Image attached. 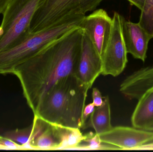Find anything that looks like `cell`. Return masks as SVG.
<instances>
[{
	"mask_svg": "<svg viewBox=\"0 0 153 152\" xmlns=\"http://www.w3.org/2000/svg\"><path fill=\"white\" fill-rule=\"evenodd\" d=\"M88 91L75 75L69 76L46 94L34 115L55 125L84 128L83 113Z\"/></svg>",
	"mask_w": 153,
	"mask_h": 152,
	"instance_id": "7a4b0ae2",
	"label": "cell"
},
{
	"mask_svg": "<svg viewBox=\"0 0 153 152\" xmlns=\"http://www.w3.org/2000/svg\"><path fill=\"white\" fill-rule=\"evenodd\" d=\"M112 26L108 44L101 56L102 75L117 77L123 72L127 64L128 53L122 33L124 18L114 12Z\"/></svg>",
	"mask_w": 153,
	"mask_h": 152,
	"instance_id": "8992f818",
	"label": "cell"
},
{
	"mask_svg": "<svg viewBox=\"0 0 153 152\" xmlns=\"http://www.w3.org/2000/svg\"><path fill=\"white\" fill-rule=\"evenodd\" d=\"M85 17L77 13L65 16L43 29L31 32L19 44L0 52V74H12L17 66L38 54L64 35L80 27Z\"/></svg>",
	"mask_w": 153,
	"mask_h": 152,
	"instance_id": "3957f363",
	"label": "cell"
},
{
	"mask_svg": "<svg viewBox=\"0 0 153 152\" xmlns=\"http://www.w3.org/2000/svg\"><path fill=\"white\" fill-rule=\"evenodd\" d=\"M122 33L127 51L134 59L145 61L151 37L138 23L126 20L122 22Z\"/></svg>",
	"mask_w": 153,
	"mask_h": 152,
	"instance_id": "8fae6325",
	"label": "cell"
},
{
	"mask_svg": "<svg viewBox=\"0 0 153 152\" xmlns=\"http://www.w3.org/2000/svg\"><path fill=\"white\" fill-rule=\"evenodd\" d=\"M32 125L22 129H16L8 131L4 134V137L15 142L19 143L24 149H29V143L32 135Z\"/></svg>",
	"mask_w": 153,
	"mask_h": 152,
	"instance_id": "e0dca14e",
	"label": "cell"
},
{
	"mask_svg": "<svg viewBox=\"0 0 153 152\" xmlns=\"http://www.w3.org/2000/svg\"><path fill=\"white\" fill-rule=\"evenodd\" d=\"M102 70L101 57L83 31L81 52L75 76L83 85L89 90L97 78L101 75Z\"/></svg>",
	"mask_w": 153,
	"mask_h": 152,
	"instance_id": "52a82bcc",
	"label": "cell"
},
{
	"mask_svg": "<svg viewBox=\"0 0 153 152\" xmlns=\"http://www.w3.org/2000/svg\"><path fill=\"white\" fill-rule=\"evenodd\" d=\"M95 106L93 103L89 104L88 105H85L83 113V119L85 123L88 117L90 116L92 113L93 112Z\"/></svg>",
	"mask_w": 153,
	"mask_h": 152,
	"instance_id": "d6986e66",
	"label": "cell"
},
{
	"mask_svg": "<svg viewBox=\"0 0 153 152\" xmlns=\"http://www.w3.org/2000/svg\"><path fill=\"white\" fill-rule=\"evenodd\" d=\"M32 132L29 143V149L36 150H60L62 137L60 126L46 121L34 116Z\"/></svg>",
	"mask_w": 153,
	"mask_h": 152,
	"instance_id": "30bf717a",
	"label": "cell"
},
{
	"mask_svg": "<svg viewBox=\"0 0 153 152\" xmlns=\"http://www.w3.org/2000/svg\"><path fill=\"white\" fill-rule=\"evenodd\" d=\"M2 137L0 136V139H1V137Z\"/></svg>",
	"mask_w": 153,
	"mask_h": 152,
	"instance_id": "cb8c5ba5",
	"label": "cell"
},
{
	"mask_svg": "<svg viewBox=\"0 0 153 152\" xmlns=\"http://www.w3.org/2000/svg\"><path fill=\"white\" fill-rule=\"evenodd\" d=\"M146 130L153 131V123L152 124V125H150L149 126H148Z\"/></svg>",
	"mask_w": 153,
	"mask_h": 152,
	"instance_id": "603a6c76",
	"label": "cell"
},
{
	"mask_svg": "<svg viewBox=\"0 0 153 152\" xmlns=\"http://www.w3.org/2000/svg\"><path fill=\"white\" fill-rule=\"evenodd\" d=\"M103 0H43L30 24L31 32L45 28L72 13L85 15L94 10Z\"/></svg>",
	"mask_w": 153,
	"mask_h": 152,
	"instance_id": "5b68a950",
	"label": "cell"
},
{
	"mask_svg": "<svg viewBox=\"0 0 153 152\" xmlns=\"http://www.w3.org/2000/svg\"><path fill=\"white\" fill-rule=\"evenodd\" d=\"M43 0H11L0 26V52L23 41L30 33L33 17Z\"/></svg>",
	"mask_w": 153,
	"mask_h": 152,
	"instance_id": "277c9868",
	"label": "cell"
},
{
	"mask_svg": "<svg viewBox=\"0 0 153 152\" xmlns=\"http://www.w3.org/2000/svg\"><path fill=\"white\" fill-rule=\"evenodd\" d=\"M101 106L95 108L90 116L88 126L94 129L96 134L107 133L113 128L111 124V113L109 98L108 95L103 97Z\"/></svg>",
	"mask_w": 153,
	"mask_h": 152,
	"instance_id": "5bb4252c",
	"label": "cell"
},
{
	"mask_svg": "<svg viewBox=\"0 0 153 152\" xmlns=\"http://www.w3.org/2000/svg\"><path fill=\"white\" fill-rule=\"evenodd\" d=\"M131 121L133 127L144 130L153 123V87L138 99Z\"/></svg>",
	"mask_w": 153,
	"mask_h": 152,
	"instance_id": "4fadbf2b",
	"label": "cell"
},
{
	"mask_svg": "<svg viewBox=\"0 0 153 152\" xmlns=\"http://www.w3.org/2000/svg\"><path fill=\"white\" fill-rule=\"evenodd\" d=\"M85 138L82 142L86 143L85 145H78L73 150H120L119 148L114 145L102 142L100 139V136L90 133L85 135Z\"/></svg>",
	"mask_w": 153,
	"mask_h": 152,
	"instance_id": "9a60e30c",
	"label": "cell"
},
{
	"mask_svg": "<svg viewBox=\"0 0 153 152\" xmlns=\"http://www.w3.org/2000/svg\"><path fill=\"white\" fill-rule=\"evenodd\" d=\"M11 0H0V14H2Z\"/></svg>",
	"mask_w": 153,
	"mask_h": 152,
	"instance_id": "7402d4cb",
	"label": "cell"
},
{
	"mask_svg": "<svg viewBox=\"0 0 153 152\" xmlns=\"http://www.w3.org/2000/svg\"><path fill=\"white\" fill-rule=\"evenodd\" d=\"M136 151H153V142L146 144L140 147H137L134 150Z\"/></svg>",
	"mask_w": 153,
	"mask_h": 152,
	"instance_id": "ffe728a7",
	"label": "cell"
},
{
	"mask_svg": "<svg viewBox=\"0 0 153 152\" xmlns=\"http://www.w3.org/2000/svg\"><path fill=\"white\" fill-rule=\"evenodd\" d=\"M99 136L102 142L125 151H134L137 147L153 142V131L129 127H113L110 131Z\"/></svg>",
	"mask_w": 153,
	"mask_h": 152,
	"instance_id": "9c48e42d",
	"label": "cell"
},
{
	"mask_svg": "<svg viewBox=\"0 0 153 152\" xmlns=\"http://www.w3.org/2000/svg\"><path fill=\"white\" fill-rule=\"evenodd\" d=\"M131 5H134L141 10L144 3L145 0H127Z\"/></svg>",
	"mask_w": 153,
	"mask_h": 152,
	"instance_id": "44dd1931",
	"label": "cell"
},
{
	"mask_svg": "<svg viewBox=\"0 0 153 152\" xmlns=\"http://www.w3.org/2000/svg\"><path fill=\"white\" fill-rule=\"evenodd\" d=\"M112 26V18L101 9L85 16L80 24V28L88 37L101 57L108 44Z\"/></svg>",
	"mask_w": 153,
	"mask_h": 152,
	"instance_id": "ba28073f",
	"label": "cell"
},
{
	"mask_svg": "<svg viewBox=\"0 0 153 152\" xmlns=\"http://www.w3.org/2000/svg\"><path fill=\"white\" fill-rule=\"evenodd\" d=\"M153 87V66L143 68L127 77L120 87V93L129 100H138Z\"/></svg>",
	"mask_w": 153,
	"mask_h": 152,
	"instance_id": "7c38bea8",
	"label": "cell"
},
{
	"mask_svg": "<svg viewBox=\"0 0 153 152\" xmlns=\"http://www.w3.org/2000/svg\"><path fill=\"white\" fill-rule=\"evenodd\" d=\"M139 25L153 38V0H145L141 10Z\"/></svg>",
	"mask_w": 153,
	"mask_h": 152,
	"instance_id": "2e32d148",
	"label": "cell"
},
{
	"mask_svg": "<svg viewBox=\"0 0 153 152\" xmlns=\"http://www.w3.org/2000/svg\"><path fill=\"white\" fill-rule=\"evenodd\" d=\"M83 32L80 27L73 29L14 69L12 74L19 79L33 114L44 96L56 83L75 75Z\"/></svg>",
	"mask_w": 153,
	"mask_h": 152,
	"instance_id": "6da1fadb",
	"label": "cell"
},
{
	"mask_svg": "<svg viewBox=\"0 0 153 152\" xmlns=\"http://www.w3.org/2000/svg\"><path fill=\"white\" fill-rule=\"evenodd\" d=\"M93 103L95 107H99L103 103L101 93L98 88L94 87L93 88L92 93Z\"/></svg>",
	"mask_w": 153,
	"mask_h": 152,
	"instance_id": "ac0fdd59",
	"label": "cell"
}]
</instances>
